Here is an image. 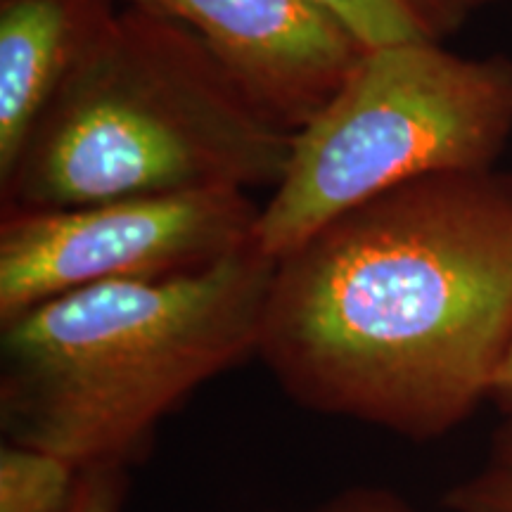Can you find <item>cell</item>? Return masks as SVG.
<instances>
[{"mask_svg": "<svg viewBox=\"0 0 512 512\" xmlns=\"http://www.w3.org/2000/svg\"><path fill=\"white\" fill-rule=\"evenodd\" d=\"M259 209L200 190L0 211V323L83 287L204 271L254 240Z\"/></svg>", "mask_w": 512, "mask_h": 512, "instance_id": "5b68a950", "label": "cell"}, {"mask_svg": "<svg viewBox=\"0 0 512 512\" xmlns=\"http://www.w3.org/2000/svg\"><path fill=\"white\" fill-rule=\"evenodd\" d=\"M275 259L74 290L0 323V430L79 470L143 463L197 389L256 356Z\"/></svg>", "mask_w": 512, "mask_h": 512, "instance_id": "7a4b0ae2", "label": "cell"}, {"mask_svg": "<svg viewBox=\"0 0 512 512\" xmlns=\"http://www.w3.org/2000/svg\"><path fill=\"white\" fill-rule=\"evenodd\" d=\"M512 138V57L444 41L368 48L306 124L261 204L254 242L271 259L344 211L453 171L491 169Z\"/></svg>", "mask_w": 512, "mask_h": 512, "instance_id": "277c9868", "label": "cell"}, {"mask_svg": "<svg viewBox=\"0 0 512 512\" xmlns=\"http://www.w3.org/2000/svg\"><path fill=\"white\" fill-rule=\"evenodd\" d=\"M494 399L498 401H512V349L508 358H505L501 373L496 377V387H494Z\"/></svg>", "mask_w": 512, "mask_h": 512, "instance_id": "4fadbf2b", "label": "cell"}, {"mask_svg": "<svg viewBox=\"0 0 512 512\" xmlns=\"http://www.w3.org/2000/svg\"><path fill=\"white\" fill-rule=\"evenodd\" d=\"M280 512V510H275ZM299 512H418L406 498L380 486H354L332 496L330 501Z\"/></svg>", "mask_w": 512, "mask_h": 512, "instance_id": "7c38bea8", "label": "cell"}, {"mask_svg": "<svg viewBox=\"0 0 512 512\" xmlns=\"http://www.w3.org/2000/svg\"><path fill=\"white\" fill-rule=\"evenodd\" d=\"M486 3H496V0H484V5H486Z\"/></svg>", "mask_w": 512, "mask_h": 512, "instance_id": "5bb4252c", "label": "cell"}, {"mask_svg": "<svg viewBox=\"0 0 512 512\" xmlns=\"http://www.w3.org/2000/svg\"><path fill=\"white\" fill-rule=\"evenodd\" d=\"M119 0H0V181Z\"/></svg>", "mask_w": 512, "mask_h": 512, "instance_id": "52a82bcc", "label": "cell"}, {"mask_svg": "<svg viewBox=\"0 0 512 512\" xmlns=\"http://www.w3.org/2000/svg\"><path fill=\"white\" fill-rule=\"evenodd\" d=\"M126 467H88L79 472L69 512H124L128 496Z\"/></svg>", "mask_w": 512, "mask_h": 512, "instance_id": "8fae6325", "label": "cell"}, {"mask_svg": "<svg viewBox=\"0 0 512 512\" xmlns=\"http://www.w3.org/2000/svg\"><path fill=\"white\" fill-rule=\"evenodd\" d=\"M503 420L479 470L444 494L448 512H512V401H503Z\"/></svg>", "mask_w": 512, "mask_h": 512, "instance_id": "30bf717a", "label": "cell"}, {"mask_svg": "<svg viewBox=\"0 0 512 512\" xmlns=\"http://www.w3.org/2000/svg\"><path fill=\"white\" fill-rule=\"evenodd\" d=\"M171 19L207 48L240 91L299 131L366 53L316 0H119Z\"/></svg>", "mask_w": 512, "mask_h": 512, "instance_id": "8992f818", "label": "cell"}, {"mask_svg": "<svg viewBox=\"0 0 512 512\" xmlns=\"http://www.w3.org/2000/svg\"><path fill=\"white\" fill-rule=\"evenodd\" d=\"M79 467L38 448L0 446V512H69Z\"/></svg>", "mask_w": 512, "mask_h": 512, "instance_id": "9c48e42d", "label": "cell"}, {"mask_svg": "<svg viewBox=\"0 0 512 512\" xmlns=\"http://www.w3.org/2000/svg\"><path fill=\"white\" fill-rule=\"evenodd\" d=\"M512 349V174L427 176L275 259L256 358L311 413L408 441L458 430Z\"/></svg>", "mask_w": 512, "mask_h": 512, "instance_id": "6da1fadb", "label": "cell"}, {"mask_svg": "<svg viewBox=\"0 0 512 512\" xmlns=\"http://www.w3.org/2000/svg\"><path fill=\"white\" fill-rule=\"evenodd\" d=\"M292 140L197 38L119 5L0 181V211L273 190Z\"/></svg>", "mask_w": 512, "mask_h": 512, "instance_id": "3957f363", "label": "cell"}, {"mask_svg": "<svg viewBox=\"0 0 512 512\" xmlns=\"http://www.w3.org/2000/svg\"><path fill=\"white\" fill-rule=\"evenodd\" d=\"M366 48L396 41H448L484 0H316Z\"/></svg>", "mask_w": 512, "mask_h": 512, "instance_id": "ba28073f", "label": "cell"}]
</instances>
